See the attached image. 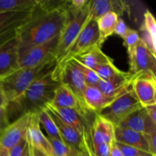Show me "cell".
Listing matches in <instances>:
<instances>
[{"mask_svg":"<svg viewBox=\"0 0 156 156\" xmlns=\"http://www.w3.org/2000/svg\"><path fill=\"white\" fill-rule=\"evenodd\" d=\"M68 18L66 1H40L28 19L18 28V48L44 44L59 35Z\"/></svg>","mask_w":156,"mask_h":156,"instance_id":"cell-1","label":"cell"},{"mask_svg":"<svg viewBox=\"0 0 156 156\" xmlns=\"http://www.w3.org/2000/svg\"><path fill=\"white\" fill-rule=\"evenodd\" d=\"M56 65V60L54 58L51 57L35 67L19 68L1 79L0 88L2 90L9 105L16 104L38 76L54 68Z\"/></svg>","mask_w":156,"mask_h":156,"instance_id":"cell-2","label":"cell"},{"mask_svg":"<svg viewBox=\"0 0 156 156\" xmlns=\"http://www.w3.org/2000/svg\"><path fill=\"white\" fill-rule=\"evenodd\" d=\"M55 67L38 76L20 100L15 104L22 111L21 114L38 112L51 101L55 89L60 83L53 76Z\"/></svg>","mask_w":156,"mask_h":156,"instance_id":"cell-3","label":"cell"},{"mask_svg":"<svg viewBox=\"0 0 156 156\" xmlns=\"http://www.w3.org/2000/svg\"><path fill=\"white\" fill-rule=\"evenodd\" d=\"M90 2V1H89ZM89 2L79 11H68V18L58 37V42L53 56L56 64L62 60L67 51L87 24L89 12Z\"/></svg>","mask_w":156,"mask_h":156,"instance_id":"cell-4","label":"cell"},{"mask_svg":"<svg viewBox=\"0 0 156 156\" xmlns=\"http://www.w3.org/2000/svg\"><path fill=\"white\" fill-rule=\"evenodd\" d=\"M141 108L142 105L131 88L96 114L118 126L128 116Z\"/></svg>","mask_w":156,"mask_h":156,"instance_id":"cell-5","label":"cell"},{"mask_svg":"<svg viewBox=\"0 0 156 156\" xmlns=\"http://www.w3.org/2000/svg\"><path fill=\"white\" fill-rule=\"evenodd\" d=\"M53 76L58 82L66 85L71 90L84 109L88 111L85 108L83 100L84 92L87 87L86 83L73 59L67 60L61 66L55 67Z\"/></svg>","mask_w":156,"mask_h":156,"instance_id":"cell-6","label":"cell"},{"mask_svg":"<svg viewBox=\"0 0 156 156\" xmlns=\"http://www.w3.org/2000/svg\"><path fill=\"white\" fill-rule=\"evenodd\" d=\"M58 37L53 38L44 44L34 45L25 48H18L19 68H32L43 63L53 54L58 42Z\"/></svg>","mask_w":156,"mask_h":156,"instance_id":"cell-7","label":"cell"},{"mask_svg":"<svg viewBox=\"0 0 156 156\" xmlns=\"http://www.w3.org/2000/svg\"><path fill=\"white\" fill-rule=\"evenodd\" d=\"M95 45L99 46V32L97 22L94 20H88L73 45L69 49L62 60L56 64V67L61 66L69 59Z\"/></svg>","mask_w":156,"mask_h":156,"instance_id":"cell-8","label":"cell"},{"mask_svg":"<svg viewBox=\"0 0 156 156\" xmlns=\"http://www.w3.org/2000/svg\"><path fill=\"white\" fill-rule=\"evenodd\" d=\"M128 56L130 74L143 73L155 76L156 56L149 51L141 39L134 51Z\"/></svg>","mask_w":156,"mask_h":156,"instance_id":"cell-9","label":"cell"},{"mask_svg":"<svg viewBox=\"0 0 156 156\" xmlns=\"http://www.w3.org/2000/svg\"><path fill=\"white\" fill-rule=\"evenodd\" d=\"M31 113L23 114L12 123L8 124L0 133V146L7 150L12 149L26 138Z\"/></svg>","mask_w":156,"mask_h":156,"instance_id":"cell-10","label":"cell"},{"mask_svg":"<svg viewBox=\"0 0 156 156\" xmlns=\"http://www.w3.org/2000/svg\"><path fill=\"white\" fill-rule=\"evenodd\" d=\"M132 90L142 107L156 105V76L140 73L134 79Z\"/></svg>","mask_w":156,"mask_h":156,"instance_id":"cell-11","label":"cell"},{"mask_svg":"<svg viewBox=\"0 0 156 156\" xmlns=\"http://www.w3.org/2000/svg\"><path fill=\"white\" fill-rule=\"evenodd\" d=\"M19 69L18 36L0 47V80Z\"/></svg>","mask_w":156,"mask_h":156,"instance_id":"cell-12","label":"cell"},{"mask_svg":"<svg viewBox=\"0 0 156 156\" xmlns=\"http://www.w3.org/2000/svg\"><path fill=\"white\" fill-rule=\"evenodd\" d=\"M26 138L28 144L35 149L43 152L46 156H53L48 139L44 136L41 129L37 113L30 114Z\"/></svg>","mask_w":156,"mask_h":156,"instance_id":"cell-13","label":"cell"},{"mask_svg":"<svg viewBox=\"0 0 156 156\" xmlns=\"http://www.w3.org/2000/svg\"><path fill=\"white\" fill-rule=\"evenodd\" d=\"M128 10L126 2L121 0H94L89 2V20L97 21L106 14L113 12L118 17L123 15Z\"/></svg>","mask_w":156,"mask_h":156,"instance_id":"cell-14","label":"cell"},{"mask_svg":"<svg viewBox=\"0 0 156 156\" xmlns=\"http://www.w3.org/2000/svg\"><path fill=\"white\" fill-rule=\"evenodd\" d=\"M120 126L133 129L143 135L150 134L154 131H156V124L150 120L146 109L143 107L128 116L120 123Z\"/></svg>","mask_w":156,"mask_h":156,"instance_id":"cell-15","label":"cell"},{"mask_svg":"<svg viewBox=\"0 0 156 156\" xmlns=\"http://www.w3.org/2000/svg\"><path fill=\"white\" fill-rule=\"evenodd\" d=\"M115 126L104 117L95 114L94 122L91 126V134L93 146L101 143L112 144L114 140Z\"/></svg>","mask_w":156,"mask_h":156,"instance_id":"cell-16","label":"cell"},{"mask_svg":"<svg viewBox=\"0 0 156 156\" xmlns=\"http://www.w3.org/2000/svg\"><path fill=\"white\" fill-rule=\"evenodd\" d=\"M45 107L56 114L61 120L79 131L81 134H82L85 126L88 124L87 114H83L78 110L72 109V108H57L53 106L50 103H47Z\"/></svg>","mask_w":156,"mask_h":156,"instance_id":"cell-17","label":"cell"},{"mask_svg":"<svg viewBox=\"0 0 156 156\" xmlns=\"http://www.w3.org/2000/svg\"><path fill=\"white\" fill-rule=\"evenodd\" d=\"M50 104L57 108H72V109L78 110L85 114H87L88 112L84 109L71 90L62 83H59V85L56 87L54 91L53 98Z\"/></svg>","mask_w":156,"mask_h":156,"instance_id":"cell-18","label":"cell"},{"mask_svg":"<svg viewBox=\"0 0 156 156\" xmlns=\"http://www.w3.org/2000/svg\"><path fill=\"white\" fill-rule=\"evenodd\" d=\"M115 99L117 98L106 96L96 86H87L83 95L86 109L95 114L111 105Z\"/></svg>","mask_w":156,"mask_h":156,"instance_id":"cell-19","label":"cell"},{"mask_svg":"<svg viewBox=\"0 0 156 156\" xmlns=\"http://www.w3.org/2000/svg\"><path fill=\"white\" fill-rule=\"evenodd\" d=\"M44 108L49 111L50 114L51 115L62 141L67 146H69L72 149H75L77 152L79 146H80L82 134H81L79 131L74 129L73 126H71L68 123L61 120L56 114L50 111L48 108H47L46 107H44Z\"/></svg>","mask_w":156,"mask_h":156,"instance_id":"cell-20","label":"cell"},{"mask_svg":"<svg viewBox=\"0 0 156 156\" xmlns=\"http://www.w3.org/2000/svg\"><path fill=\"white\" fill-rule=\"evenodd\" d=\"M114 140L117 143H122L129 146L149 152L147 143L143 134L123 126H115Z\"/></svg>","mask_w":156,"mask_h":156,"instance_id":"cell-21","label":"cell"},{"mask_svg":"<svg viewBox=\"0 0 156 156\" xmlns=\"http://www.w3.org/2000/svg\"><path fill=\"white\" fill-rule=\"evenodd\" d=\"M73 58L91 69H94L97 66L114 62L113 59L107 56L98 45L94 46Z\"/></svg>","mask_w":156,"mask_h":156,"instance_id":"cell-22","label":"cell"},{"mask_svg":"<svg viewBox=\"0 0 156 156\" xmlns=\"http://www.w3.org/2000/svg\"><path fill=\"white\" fill-rule=\"evenodd\" d=\"M139 35L149 51L156 56V22L153 15L149 11L145 12Z\"/></svg>","mask_w":156,"mask_h":156,"instance_id":"cell-23","label":"cell"},{"mask_svg":"<svg viewBox=\"0 0 156 156\" xmlns=\"http://www.w3.org/2000/svg\"><path fill=\"white\" fill-rule=\"evenodd\" d=\"M118 18L119 17L115 13L110 12L96 21L99 32V46L101 47L108 37L114 33Z\"/></svg>","mask_w":156,"mask_h":156,"instance_id":"cell-24","label":"cell"},{"mask_svg":"<svg viewBox=\"0 0 156 156\" xmlns=\"http://www.w3.org/2000/svg\"><path fill=\"white\" fill-rule=\"evenodd\" d=\"M39 3V0H0V14L31 11Z\"/></svg>","mask_w":156,"mask_h":156,"instance_id":"cell-25","label":"cell"},{"mask_svg":"<svg viewBox=\"0 0 156 156\" xmlns=\"http://www.w3.org/2000/svg\"><path fill=\"white\" fill-rule=\"evenodd\" d=\"M33 10L1 13L0 14V32L11 27L23 24L28 19Z\"/></svg>","mask_w":156,"mask_h":156,"instance_id":"cell-26","label":"cell"},{"mask_svg":"<svg viewBox=\"0 0 156 156\" xmlns=\"http://www.w3.org/2000/svg\"><path fill=\"white\" fill-rule=\"evenodd\" d=\"M37 113L40 124L42 125V126L46 130L47 135H48V138L62 140L59 132H58L56 124H55L49 111L45 108H43Z\"/></svg>","mask_w":156,"mask_h":156,"instance_id":"cell-27","label":"cell"},{"mask_svg":"<svg viewBox=\"0 0 156 156\" xmlns=\"http://www.w3.org/2000/svg\"><path fill=\"white\" fill-rule=\"evenodd\" d=\"M77 154L78 156H97L94 150L91 134V126L89 124L85 126L82 133V140Z\"/></svg>","mask_w":156,"mask_h":156,"instance_id":"cell-28","label":"cell"},{"mask_svg":"<svg viewBox=\"0 0 156 156\" xmlns=\"http://www.w3.org/2000/svg\"><path fill=\"white\" fill-rule=\"evenodd\" d=\"M93 70L95 72L99 79L103 81H110L123 73V71L114 66V62L97 66Z\"/></svg>","mask_w":156,"mask_h":156,"instance_id":"cell-29","label":"cell"},{"mask_svg":"<svg viewBox=\"0 0 156 156\" xmlns=\"http://www.w3.org/2000/svg\"><path fill=\"white\" fill-rule=\"evenodd\" d=\"M74 63L76 64V67L79 69L80 73H82V76H83L85 82L86 83L87 86H96L97 87L99 81L101 80L98 75L96 74L95 72L91 69L88 68V67L82 65V63L77 61L76 59L71 58Z\"/></svg>","mask_w":156,"mask_h":156,"instance_id":"cell-30","label":"cell"},{"mask_svg":"<svg viewBox=\"0 0 156 156\" xmlns=\"http://www.w3.org/2000/svg\"><path fill=\"white\" fill-rule=\"evenodd\" d=\"M47 139L51 147L53 156H67L72 149H73L67 146L62 140L48 138V137Z\"/></svg>","mask_w":156,"mask_h":156,"instance_id":"cell-31","label":"cell"},{"mask_svg":"<svg viewBox=\"0 0 156 156\" xmlns=\"http://www.w3.org/2000/svg\"><path fill=\"white\" fill-rule=\"evenodd\" d=\"M125 46L127 48L128 55L131 54L135 50L136 47L140 41V37L139 33L133 29H129L126 36L123 38Z\"/></svg>","mask_w":156,"mask_h":156,"instance_id":"cell-32","label":"cell"},{"mask_svg":"<svg viewBox=\"0 0 156 156\" xmlns=\"http://www.w3.org/2000/svg\"><path fill=\"white\" fill-rule=\"evenodd\" d=\"M115 144L117 145L123 156H154L149 152H145V151L133 147V146H126V145L117 143V142H115Z\"/></svg>","mask_w":156,"mask_h":156,"instance_id":"cell-33","label":"cell"},{"mask_svg":"<svg viewBox=\"0 0 156 156\" xmlns=\"http://www.w3.org/2000/svg\"><path fill=\"white\" fill-rule=\"evenodd\" d=\"M28 147V143H27V138L23 139L21 141H20L18 144L10 149L9 151V156H24Z\"/></svg>","mask_w":156,"mask_h":156,"instance_id":"cell-34","label":"cell"},{"mask_svg":"<svg viewBox=\"0 0 156 156\" xmlns=\"http://www.w3.org/2000/svg\"><path fill=\"white\" fill-rule=\"evenodd\" d=\"M143 136H144L146 143H147L149 153L152 154V155L156 156V131H154L150 134L143 135Z\"/></svg>","mask_w":156,"mask_h":156,"instance_id":"cell-35","label":"cell"},{"mask_svg":"<svg viewBox=\"0 0 156 156\" xmlns=\"http://www.w3.org/2000/svg\"><path fill=\"white\" fill-rule=\"evenodd\" d=\"M112 144L110 143H101L98 146H94V150L95 152V155L97 156H110L111 155V150Z\"/></svg>","mask_w":156,"mask_h":156,"instance_id":"cell-36","label":"cell"},{"mask_svg":"<svg viewBox=\"0 0 156 156\" xmlns=\"http://www.w3.org/2000/svg\"><path fill=\"white\" fill-rule=\"evenodd\" d=\"M129 27L126 25V24L125 23V21H123L122 18H119L117 20V24H116L115 30H114V34H117L118 36H120V37L123 38L126 34H127V32L129 31Z\"/></svg>","mask_w":156,"mask_h":156,"instance_id":"cell-37","label":"cell"},{"mask_svg":"<svg viewBox=\"0 0 156 156\" xmlns=\"http://www.w3.org/2000/svg\"><path fill=\"white\" fill-rule=\"evenodd\" d=\"M146 112H147L148 116L149 117L150 120L156 124V105H151L145 108Z\"/></svg>","mask_w":156,"mask_h":156,"instance_id":"cell-38","label":"cell"},{"mask_svg":"<svg viewBox=\"0 0 156 156\" xmlns=\"http://www.w3.org/2000/svg\"><path fill=\"white\" fill-rule=\"evenodd\" d=\"M8 105H9V102H8L2 90L0 88V110L7 108Z\"/></svg>","mask_w":156,"mask_h":156,"instance_id":"cell-39","label":"cell"},{"mask_svg":"<svg viewBox=\"0 0 156 156\" xmlns=\"http://www.w3.org/2000/svg\"><path fill=\"white\" fill-rule=\"evenodd\" d=\"M110 156H123L122 152H120V150L117 146V145L115 144V142H114V144L111 146V155H110Z\"/></svg>","mask_w":156,"mask_h":156,"instance_id":"cell-40","label":"cell"},{"mask_svg":"<svg viewBox=\"0 0 156 156\" xmlns=\"http://www.w3.org/2000/svg\"><path fill=\"white\" fill-rule=\"evenodd\" d=\"M28 146H29V149H30V156H46L44 153H43V152L37 150V149H35L34 148H33L31 146H30L29 144H28Z\"/></svg>","mask_w":156,"mask_h":156,"instance_id":"cell-41","label":"cell"},{"mask_svg":"<svg viewBox=\"0 0 156 156\" xmlns=\"http://www.w3.org/2000/svg\"><path fill=\"white\" fill-rule=\"evenodd\" d=\"M0 156H9V151L1 146H0Z\"/></svg>","mask_w":156,"mask_h":156,"instance_id":"cell-42","label":"cell"},{"mask_svg":"<svg viewBox=\"0 0 156 156\" xmlns=\"http://www.w3.org/2000/svg\"><path fill=\"white\" fill-rule=\"evenodd\" d=\"M67 156H78L77 152H76L75 149H72L71 152H69V155Z\"/></svg>","mask_w":156,"mask_h":156,"instance_id":"cell-43","label":"cell"},{"mask_svg":"<svg viewBox=\"0 0 156 156\" xmlns=\"http://www.w3.org/2000/svg\"><path fill=\"white\" fill-rule=\"evenodd\" d=\"M5 114H6V108L0 110V120H1V117H2Z\"/></svg>","mask_w":156,"mask_h":156,"instance_id":"cell-44","label":"cell"},{"mask_svg":"<svg viewBox=\"0 0 156 156\" xmlns=\"http://www.w3.org/2000/svg\"><path fill=\"white\" fill-rule=\"evenodd\" d=\"M24 156H30V149H29V146H28V147H27V150H26V152H25V153H24Z\"/></svg>","mask_w":156,"mask_h":156,"instance_id":"cell-45","label":"cell"}]
</instances>
